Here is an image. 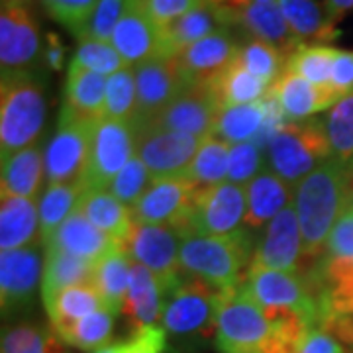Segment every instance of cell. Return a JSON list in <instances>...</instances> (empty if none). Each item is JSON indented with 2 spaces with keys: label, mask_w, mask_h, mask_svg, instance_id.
I'll use <instances>...</instances> for the list:
<instances>
[{
  "label": "cell",
  "mask_w": 353,
  "mask_h": 353,
  "mask_svg": "<svg viewBox=\"0 0 353 353\" xmlns=\"http://www.w3.org/2000/svg\"><path fill=\"white\" fill-rule=\"evenodd\" d=\"M352 179L353 165L330 157L292 189V204L303 236L304 271L320 259L336 222L352 204Z\"/></svg>",
  "instance_id": "6da1fadb"
},
{
  "label": "cell",
  "mask_w": 353,
  "mask_h": 353,
  "mask_svg": "<svg viewBox=\"0 0 353 353\" xmlns=\"http://www.w3.org/2000/svg\"><path fill=\"white\" fill-rule=\"evenodd\" d=\"M253 238L248 228L234 236H201L189 234L181 238V269L218 290L241 287L253 259Z\"/></svg>",
  "instance_id": "7a4b0ae2"
},
{
  "label": "cell",
  "mask_w": 353,
  "mask_h": 353,
  "mask_svg": "<svg viewBox=\"0 0 353 353\" xmlns=\"http://www.w3.org/2000/svg\"><path fill=\"white\" fill-rule=\"evenodd\" d=\"M48 116L46 87L39 73H8L0 83L2 157L26 150L39 138Z\"/></svg>",
  "instance_id": "3957f363"
},
{
  "label": "cell",
  "mask_w": 353,
  "mask_h": 353,
  "mask_svg": "<svg viewBox=\"0 0 353 353\" xmlns=\"http://www.w3.org/2000/svg\"><path fill=\"white\" fill-rule=\"evenodd\" d=\"M273 340V322L243 285L220 292L214 324L218 353H267Z\"/></svg>",
  "instance_id": "277c9868"
},
{
  "label": "cell",
  "mask_w": 353,
  "mask_h": 353,
  "mask_svg": "<svg viewBox=\"0 0 353 353\" xmlns=\"http://www.w3.org/2000/svg\"><path fill=\"white\" fill-rule=\"evenodd\" d=\"M330 157L332 152L322 120L287 122L265 150L267 169L285 181L290 189Z\"/></svg>",
  "instance_id": "5b68a950"
},
{
  "label": "cell",
  "mask_w": 353,
  "mask_h": 353,
  "mask_svg": "<svg viewBox=\"0 0 353 353\" xmlns=\"http://www.w3.org/2000/svg\"><path fill=\"white\" fill-rule=\"evenodd\" d=\"M222 290L183 273L163 290L161 328L173 338L214 336L216 308Z\"/></svg>",
  "instance_id": "8992f818"
},
{
  "label": "cell",
  "mask_w": 353,
  "mask_h": 353,
  "mask_svg": "<svg viewBox=\"0 0 353 353\" xmlns=\"http://www.w3.org/2000/svg\"><path fill=\"white\" fill-rule=\"evenodd\" d=\"M243 289L263 310H289L301 314L310 324H320L324 312L316 292L304 275L279 269L250 265Z\"/></svg>",
  "instance_id": "52a82bcc"
},
{
  "label": "cell",
  "mask_w": 353,
  "mask_h": 353,
  "mask_svg": "<svg viewBox=\"0 0 353 353\" xmlns=\"http://www.w3.org/2000/svg\"><path fill=\"white\" fill-rule=\"evenodd\" d=\"M245 189L226 181L210 189L196 190L189 216L176 228V234L181 238L189 234L226 238L245 228Z\"/></svg>",
  "instance_id": "ba28073f"
},
{
  "label": "cell",
  "mask_w": 353,
  "mask_h": 353,
  "mask_svg": "<svg viewBox=\"0 0 353 353\" xmlns=\"http://www.w3.org/2000/svg\"><path fill=\"white\" fill-rule=\"evenodd\" d=\"M134 155L136 132L132 124L108 118L97 122L88 148L87 171L81 181L83 189L108 190Z\"/></svg>",
  "instance_id": "9c48e42d"
},
{
  "label": "cell",
  "mask_w": 353,
  "mask_h": 353,
  "mask_svg": "<svg viewBox=\"0 0 353 353\" xmlns=\"http://www.w3.org/2000/svg\"><path fill=\"white\" fill-rule=\"evenodd\" d=\"M94 124L79 120L73 114L59 112L57 130L46 148V183L81 185L87 171L88 148Z\"/></svg>",
  "instance_id": "30bf717a"
},
{
  "label": "cell",
  "mask_w": 353,
  "mask_h": 353,
  "mask_svg": "<svg viewBox=\"0 0 353 353\" xmlns=\"http://www.w3.org/2000/svg\"><path fill=\"white\" fill-rule=\"evenodd\" d=\"M134 263L150 269L159 281L161 290L169 289L183 275L181 269V236L171 226H152L134 222L126 240L120 243Z\"/></svg>",
  "instance_id": "8fae6325"
},
{
  "label": "cell",
  "mask_w": 353,
  "mask_h": 353,
  "mask_svg": "<svg viewBox=\"0 0 353 353\" xmlns=\"http://www.w3.org/2000/svg\"><path fill=\"white\" fill-rule=\"evenodd\" d=\"M0 67L8 73H39L43 43L34 14L24 6H2L0 12Z\"/></svg>",
  "instance_id": "7c38bea8"
},
{
  "label": "cell",
  "mask_w": 353,
  "mask_h": 353,
  "mask_svg": "<svg viewBox=\"0 0 353 353\" xmlns=\"http://www.w3.org/2000/svg\"><path fill=\"white\" fill-rule=\"evenodd\" d=\"M136 155L148 167L153 179L181 176L201 148L202 139L153 126L134 128Z\"/></svg>",
  "instance_id": "4fadbf2b"
},
{
  "label": "cell",
  "mask_w": 353,
  "mask_h": 353,
  "mask_svg": "<svg viewBox=\"0 0 353 353\" xmlns=\"http://www.w3.org/2000/svg\"><path fill=\"white\" fill-rule=\"evenodd\" d=\"M46 253L41 248L30 245L0 255V301L2 314L20 312L34 303L43 281Z\"/></svg>",
  "instance_id": "5bb4252c"
},
{
  "label": "cell",
  "mask_w": 353,
  "mask_h": 353,
  "mask_svg": "<svg viewBox=\"0 0 353 353\" xmlns=\"http://www.w3.org/2000/svg\"><path fill=\"white\" fill-rule=\"evenodd\" d=\"M220 106L214 101L208 85L183 88L159 114L143 126H153L167 132H179L204 139L212 136ZM139 128V126H138Z\"/></svg>",
  "instance_id": "9a60e30c"
},
{
  "label": "cell",
  "mask_w": 353,
  "mask_h": 353,
  "mask_svg": "<svg viewBox=\"0 0 353 353\" xmlns=\"http://www.w3.org/2000/svg\"><path fill=\"white\" fill-rule=\"evenodd\" d=\"M252 265L303 275L306 261H304L301 224L294 204H289L281 214L275 216L265 226L263 236L255 245Z\"/></svg>",
  "instance_id": "2e32d148"
},
{
  "label": "cell",
  "mask_w": 353,
  "mask_h": 353,
  "mask_svg": "<svg viewBox=\"0 0 353 353\" xmlns=\"http://www.w3.org/2000/svg\"><path fill=\"white\" fill-rule=\"evenodd\" d=\"M196 189L183 176L153 179L150 189L132 208V220L138 224L176 228L189 216Z\"/></svg>",
  "instance_id": "e0dca14e"
},
{
  "label": "cell",
  "mask_w": 353,
  "mask_h": 353,
  "mask_svg": "<svg viewBox=\"0 0 353 353\" xmlns=\"http://www.w3.org/2000/svg\"><path fill=\"white\" fill-rule=\"evenodd\" d=\"M238 41L232 38L230 30H220L208 38L192 43L176 53L175 65L185 88L208 85L214 81L228 65L236 59Z\"/></svg>",
  "instance_id": "ac0fdd59"
},
{
  "label": "cell",
  "mask_w": 353,
  "mask_h": 353,
  "mask_svg": "<svg viewBox=\"0 0 353 353\" xmlns=\"http://www.w3.org/2000/svg\"><path fill=\"white\" fill-rule=\"evenodd\" d=\"M132 69L138 88V110L132 128H138L150 122L169 102L175 101L185 85L176 71L173 57H155Z\"/></svg>",
  "instance_id": "d6986e66"
},
{
  "label": "cell",
  "mask_w": 353,
  "mask_h": 353,
  "mask_svg": "<svg viewBox=\"0 0 353 353\" xmlns=\"http://www.w3.org/2000/svg\"><path fill=\"white\" fill-rule=\"evenodd\" d=\"M230 26H234L232 8L204 0L194 10L176 18L171 24L159 28L161 57H175L176 53H181L192 43L208 38L220 30H230Z\"/></svg>",
  "instance_id": "ffe728a7"
},
{
  "label": "cell",
  "mask_w": 353,
  "mask_h": 353,
  "mask_svg": "<svg viewBox=\"0 0 353 353\" xmlns=\"http://www.w3.org/2000/svg\"><path fill=\"white\" fill-rule=\"evenodd\" d=\"M110 43L122 55L128 67H136L150 59L161 57L159 28L130 0L126 2V10L120 22L114 28Z\"/></svg>",
  "instance_id": "44dd1931"
},
{
  "label": "cell",
  "mask_w": 353,
  "mask_h": 353,
  "mask_svg": "<svg viewBox=\"0 0 353 353\" xmlns=\"http://www.w3.org/2000/svg\"><path fill=\"white\" fill-rule=\"evenodd\" d=\"M234 26H240L248 38L261 39L277 48L287 59L301 48L277 0L252 2L240 8H232Z\"/></svg>",
  "instance_id": "7402d4cb"
},
{
  "label": "cell",
  "mask_w": 353,
  "mask_h": 353,
  "mask_svg": "<svg viewBox=\"0 0 353 353\" xmlns=\"http://www.w3.org/2000/svg\"><path fill=\"white\" fill-rule=\"evenodd\" d=\"M106 81L108 77L88 71L71 59L67 67L61 110L73 114L75 118L90 122V124L104 120Z\"/></svg>",
  "instance_id": "603a6c76"
},
{
  "label": "cell",
  "mask_w": 353,
  "mask_h": 353,
  "mask_svg": "<svg viewBox=\"0 0 353 353\" xmlns=\"http://www.w3.org/2000/svg\"><path fill=\"white\" fill-rule=\"evenodd\" d=\"M269 92L275 94L287 122H306L340 101L334 92L316 88L306 79L287 69L269 87Z\"/></svg>",
  "instance_id": "cb8c5ba5"
},
{
  "label": "cell",
  "mask_w": 353,
  "mask_h": 353,
  "mask_svg": "<svg viewBox=\"0 0 353 353\" xmlns=\"http://www.w3.org/2000/svg\"><path fill=\"white\" fill-rule=\"evenodd\" d=\"M116 243L118 241H114L110 236L101 232L92 222H88L87 216L83 212L75 210L61 226L51 234L50 240L43 241V248L61 250V252L71 253V255L81 257V259L99 263Z\"/></svg>",
  "instance_id": "d4e9b609"
},
{
  "label": "cell",
  "mask_w": 353,
  "mask_h": 353,
  "mask_svg": "<svg viewBox=\"0 0 353 353\" xmlns=\"http://www.w3.org/2000/svg\"><path fill=\"white\" fill-rule=\"evenodd\" d=\"M46 179V148L34 143L26 150L2 157V196L38 199Z\"/></svg>",
  "instance_id": "484cf974"
},
{
  "label": "cell",
  "mask_w": 353,
  "mask_h": 353,
  "mask_svg": "<svg viewBox=\"0 0 353 353\" xmlns=\"http://www.w3.org/2000/svg\"><path fill=\"white\" fill-rule=\"evenodd\" d=\"M292 34L301 46H314L340 36L338 22L330 16L324 0H277Z\"/></svg>",
  "instance_id": "4316f807"
},
{
  "label": "cell",
  "mask_w": 353,
  "mask_h": 353,
  "mask_svg": "<svg viewBox=\"0 0 353 353\" xmlns=\"http://www.w3.org/2000/svg\"><path fill=\"white\" fill-rule=\"evenodd\" d=\"M41 243L39 210L34 199L2 196L0 206V252H14Z\"/></svg>",
  "instance_id": "83f0119b"
},
{
  "label": "cell",
  "mask_w": 353,
  "mask_h": 353,
  "mask_svg": "<svg viewBox=\"0 0 353 353\" xmlns=\"http://www.w3.org/2000/svg\"><path fill=\"white\" fill-rule=\"evenodd\" d=\"M163 310V290L150 269L132 261V277L124 312L134 334L139 330L157 326Z\"/></svg>",
  "instance_id": "f1b7e54d"
},
{
  "label": "cell",
  "mask_w": 353,
  "mask_h": 353,
  "mask_svg": "<svg viewBox=\"0 0 353 353\" xmlns=\"http://www.w3.org/2000/svg\"><path fill=\"white\" fill-rule=\"evenodd\" d=\"M245 196H248L245 228L250 230H261L289 204H292V189L269 169L261 171L245 187Z\"/></svg>",
  "instance_id": "f546056e"
},
{
  "label": "cell",
  "mask_w": 353,
  "mask_h": 353,
  "mask_svg": "<svg viewBox=\"0 0 353 353\" xmlns=\"http://www.w3.org/2000/svg\"><path fill=\"white\" fill-rule=\"evenodd\" d=\"M97 263L75 257L61 250L46 248V265H43V281H41V303L48 304L65 289L79 285H92Z\"/></svg>",
  "instance_id": "4dcf8cb0"
},
{
  "label": "cell",
  "mask_w": 353,
  "mask_h": 353,
  "mask_svg": "<svg viewBox=\"0 0 353 353\" xmlns=\"http://www.w3.org/2000/svg\"><path fill=\"white\" fill-rule=\"evenodd\" d=\"M130 277H132V259L128 257L126 250L120 243H116L97 263L94 281H92V287L101 294L104 306L114 314L124 312L128 290H130Z\"/></svg>",
  "instance_id": "1f68e13d"
},
{
  "label": "cell",
  "mask_w": 353,
  "mask_h": 353,
  "mask_svg": "<svg viewBox=\"0 0 353 353\" xmlns=\"http://www.w3.org/2000/svg\"><path fill=\"white\" fill-rule=\"evenodd\" d=\"M77 210L118 243L126 240L134 224L130 208L118 201L110 190H85Z\"/></svg>",
  "instance_id": "d6a6232c"
},
{
  "label": "cell",
  "mask_w": 353,
  "mask_h": 353,
  "mask_svg": "<svg viewBox=\"0 0 353 353\" xmlns=\"http://www.w3.org/2000/svg\"><path fill=\"white\" fill-rule=\"evenodd\" d=\"M208 87L220 110L259 102L269 92V85L243 69L236 59L214 81H210Z\"/></svg>",
  "instance_id": "836d02e7"
},
{
  "label": "cell",
  "mask_w": 353,
  "mask_h": 353,
  "mask_svg": "<svg viewBox=\"0 0 353 353\" xmlns=\"http://www.w3.org/2000/svg\"><path fill=\"white\" fill-rule=\"evenodd\" d=\"M102 308H106V306L102 303L97 289L92 285H79V287L61 290L46 306V312L50 316L51 328L59 336L65 330L77 324L79 320H83Z\"/></svg>",
  "instance_id": "e575fe53"
},
{
  "label": "cell",
  "mask_w": 353,
  "mask_h": 353,
  "mask_svg": "<svg viewBox=\"0 0 353 353\" xmlns=\"http://www.w3.org/2000/svg\"><path fill=\"white\" fill-rule=\"evenodd\" d=\"M230 148H232L230 143L216 136L204 138L192 163L181 176L187 179L196 190L210 189L226 183Z\"/></svg>",
  "instance_id": "d590c367"
},
{
  "label": "cell",
  "mask_w": 353,
  "mask_h": 353,
  "mask_svg": "<svg viewBox=\"0 0 353 353\" xmlns=\"http://www.w3.org/2000/svg\"><path fill=\"white\" fill-rule=\"evenodd\" d=\"M265 124V101L220 110L212 136L224 139L230 145L253 141Z\"/></svg>",
  "instance_id": "8d00e7d4"
},
{
  "label": "cell",
  "mask_w": 353,
  "mask_h": 353,
  "mask_svg": "<svg viewBox=\"0 0 353 353\" xmlns=\"http://www.w3.org/2000/svg\"><path fill=\"white\" fill-rule=\"evenodd\" d=\"M83 185H51L39 194V234L41 243L73 214L83 196Z\"/></svg>",
  "instance_id": "74e56055"
},
{
  "label": "cell",
  "mask_w": 353,
  "mask_h": 353,
  "mask_svg": "<svg viewBox=\"0 0 353 353\" xmlns=\"http://www.w3.org/2000/svg\"><path fill=\"white\" fill-rule=\"evenodd\" d=\"M65 343L51 326L20 322L2 334V353H67Z\"/></svg>",
  "instance_id": "f35d334b"
},
{
  "label": "cell",
  "mask_w": 353,
  "mask_h": 353,
  "mask_svg": "<svg viewBox=\"0 0 353 353\" xmlns=\"http://www.w3.org/2000/svg\"><path fill=\"white\" fill-rule=\"evenodd\" d=\"M336 53H338L336 48L324 46V43L301 46L287 59L285 69L301 75L316 88L334 92L332 90V65L336 59Z\"/></svg>",
  "instance_id": "ab89813d"
},
{
  "label": "cell",
  "mask_w": 353,
  "mask_h": 353,
  "mask_svg": "<svg viewBox=\"0 0 353 353\" xmlns=\"http://www.w3.org/2000/svg\"><path fill=\"white\" fill-rule=\"evenodd\" d=\"M114 312L108 308H102L92 312L87 318L79 320L71 328H67L63 334H59V338L81 352H101L104 347H110L114 332Z\"/></svg>",
  "instance_id": "60d3db41"
},
{
  "label": "cell",
  "mask_w": 353,
  "mask_h": 353,
  "mask_svg": "<svg viewBox=\"0 0 353 353\" xmlns=\"http://www.w3.org/2000/svg\"><path fill=\"white\" fill-rule=\"evenodd\" d=\"M324 132L330 143L332 159L352 165L353 161V92L341 97L326 114Z\"/></svg>",
  "instance_id": "b9f144b4"
},
{
  "label": "cell",
  "mask_w": 353,
  "mask_h": 353,
  "mask_svg": "<svg viewBox=\"0 0 353 353\" xmlns=\"http://www.w3.org/2000/svg\"><path fill=\"white\" fill-rule=\"evenodd\" d=\"M236 61L243 69H248L252 75L265 81L271 87L279 77H281V73L285 71L287 57L277 48H273L271 43H267V41L248 38L245 41L238 43Z\"/></svg>",
  "instance_id": "7bdbcfd3"
},
{
  "label": "cell",
  "mask_w": 353,
  "mask_h": 353,
  "mask_svg": "<svg viewBox=\"0 0 353 353\" xmlns=\"http://www.w3.org/2000/svg\"><path fill=\"white\" fill-rule=\"evenodd\" d=\"M138 110V88L132 67H124L106 81V110L104 118L134 124Z\"/></svg>",
  "instance_id": "ee69618b"
},
{
  "label": "cell",
  "mask_w": 353,
  "mask_h": 353,
  "mask_svg": "<svg viewBox=\"0 0 353 353\" xmlns=\"http://www.w3.org/2000/svg\"><path fill=\"white\" fill-rule=\"evenodd\" d=\"M73 61L88 69V71H94V73L104 77L114 75L120 69L128 67L126 61L122 59V55L114 50L110 41H99V39L79 41Z\"/></svg>",
  "instance_id": "f6af8a7d"
},
{
  "label": "cell",
  "mask_w": 353,
  "mask_h": 353,
  "mask_svg": "<svg viewBox=\"0 0 353 353\" xmlns=\"http://www.w3.org/2000/svg\"><path fill=\"white\" fill-rule=\"evenodd\" d=\"M267 169V159H265L263 150L253 143H236L230 148V157H228V181L238 185V187H248L255 176Z\"/></svg>",
  "instance_id": "bcb514c9"
},
{
  "label": "cell",
  "mask_w": 353,
  "mask_h": 353,
  "mask_svg": "<svg viewBox=\"0 0 353 353\" xmlns=\"http://www.w3.org/2000/svg\"><path fill=\"white\" fill-rule=\"evenodd\" d=\"M153 183L152 173L148 171V167L139 159L138 155H134L128 165L120 171V175L114 179L110 185V192L122 204H126L128 208H132L136 202L145 194V190L150 189Z\"/></svg>",
  "instance_id": "7dc6e473"
},
{
  "label": "cell",
  "mask_w": 353,
  "mask_h": 353,
  "mask_svg": "<svg viewBox=\"0 0 353 353\" xmlns=\"http://www.w3.org/2000/svg\"><path fill=\"white\" fill-rule=\"evenodd\" d=\"M99 2L101 0H41V6L50 14L51 20H55L77 36L97 10Z\"/></svg>",
  "instance_id": "c3c4849f"
},
{
  "label": "cell",
  "mask_w": 353,
  "mask_h": 353,
  "mask_svg": "<svg viewBox=\"0 0 353 353\" xmlns=\"http://www.w3.org/2000/svg\"><path fill=\"white\" fill-rule=\"evenodd\" d=\"M128 0H101L97 10L83 26V30L77 34L79 41L83 39H99V41H110L116 24L120 22L122 14L126 10Z\"/></svg>",
  "instance_id": "681fc988"
},
{
  "label": "cell",
  "mask_w": 353,
  "mask_h": 353,
  "mask_svg": "<svg viewBox=\"0 0 353 353\" xmlns=\"http://www.w3.org/2000/svg\"><path fill=\"white\" fill-rule=\"evenodd\" d=\"M134 6H138L157 28L175 22L176 18L185 16L196 6H201L204 0H130Z\"/></svg>",
  "instance_id": "f907efd6"
},
{
  "label": "cell",
  "mask_w": 353,
  "mask_h": 353,
  "mask_svg": "<svg viewBox=\"0 0 353 353\" xmlns=\"http://www.w3.org/2000/svg\"><path fill=\"white\" fill-rule=\"evenodd\" d=\"M347 345L326 322H320L306 332L299 353H347Z\"/></svg>",
  "instance_id": "816d5d0a"
},
{
  "label": "cell",
  "mask_w": 353,
  "mask_h": 353,
  "mask_svg": "<svg viewBox=\"0 0 353 353\" xmlns=\"http://www.w3.org/2000/svg\"><path fill=\"white\" fill-rule=\"evenodd\" d=\"M167 332L161 326L139 330L126 343H120V353H165Z\"/></svg>",
  "instance_id": "f5cc1de1"
},
{
  "label": "cell",
  "mask_w": 353,
  "mask_h": 353,
  "mask_svg": "<svg viewBox=\"0 0 353 353\" xmlns=\"http://www.w3.org/2000/svg\"><path fill=\"white\" fill-rule=\"evenodd\" d=\"M332 90L341 99L353 92V51L338 50L332 65Z\"/></svg>",
  "instance_id": "db71d44e"
},
{
  "label": "cell",
  "mask_w": 353,
  "mask_h": 353,
  "mask_svg": "<svg viewBox=\"0 0 353 353\" xmlns=\"http://www.w3.org/2000/svg\"><path fill=\"white\" fill-rule=\"evenodd\" d=\"M65 55H67V50L59 36L48 34L46 43H43V67H48L51 71H61L65 65Z\"/></svg>",
  "instance_id": "11a10c76"
},
{
  "label": "cell",
  "mask_w": 353,
  "mask_h": 353,
  "mask_svg": "<svg viewBox=\"0 0 353 353\" xmlns=\"http://www.w3.org/2000/svg\"><path fill=\"white\" fill-rule=\"evenodd\" d=\"M326 8H328L330 16L338 22L343 18V14L350 12L353 8V0H324Z\"/></svg>",
  "instance_id": "9f6ffc18"
},
{
  "label": "cell",
  "mask_w": 353,
  "mask_h": 353,
  "mask_svg": "<svg viewBox=\"0 0 353 353\" xmlns=\"http://www.w3.org/2000/svg\"><path fill=\"white\" fill-rule=\"evenodd\" d=\"M36 0H2V6H24L30 8Z\"/></svg>",
  "instance_id": "6f0895ef"
},
{
  "label": "cell",
  "mask_w": 353,
  "mask_h": 353,
  "mask_svg": "<svg viewBox=\"0 0 353 353\" xmlns=\"http://www.w3.org/2000/svg\"><path fill=\"white\" fill-rule=\"evenodd\" d=\"M252 2H273V0H228L226 6H230V8H240V6L252 4Z\"/></svg>",
  "instance_id": "680465c9"
},
{
  "label": "cell",
  "mask_w": 353,
  "mask_h": 353,
  "mask_svg": "<svg viewBox=\"0 0 353 353\" xmlns=\"http://www.w3.org/2000/svg\"><path fill=\"white\" fill-rule=\"evenodd\" d=\"M94 353H120V343L110 345V347H104V350H101V352H94Z\"/></svg>",
  "instance_id": "91938a15"
},
{
  "label": "cell",
  "mask_w": 353,
  "mask_h": 353,
  "mask_svg": "<svg viewBox=\"0 0 353 353\" xmlns=\"http://www.w3.org/2000/svg\"><path fill=\"white\" fill-rule=\"evenodd\" d=\"M206 2H214V4H224L226 6L228 0H206Z\"/></svg>",
  "instance_id": "94428289"
},
{
  "label": "cell",
  "mask_w": 353,
  "mask_h": 353,
  "mask_svg": "<svg viewBox=\"0 0 353 353\" xmlns=\"http://www.w3.org/2000/svg\"><path fill=\"white\" fill-rule=\"evenodd\" d=\"M352 190H353V179H352Z\"/></svg>",
  "instance_id": "6125c7cd"
}]
</instances>
